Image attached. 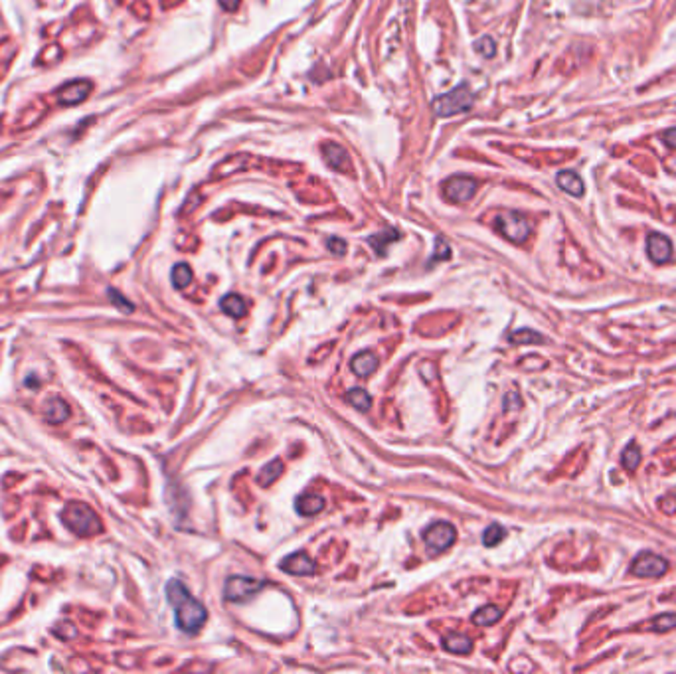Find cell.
<instances>
[{
	"mask_svg": "<svg viewBox=\"0 0 676 674\" xmlns=\"http://www.w3.org/2000/svg\"><path fill=\"white\" fill-rule=\"evenodd\" d=\"M324 508V499L318 495H301L297 499V512L303 516H315Z\"/></svg>",
	"mask_w": 676,
	"mask_h": 674,
	"instance_id": "cell-16",
	"label": "cell"
},
{
	"mask_svg": "<svg viewBox=\"0 0 676 674\" xmlns=\"http://www.w3.org/2000/svg\"><path fill=\"white\" fill-rule=\"evenodd\" d=\"M504 536H506L504 528L500 526V524H491V526L484 530V534H482V544L487 546V548H492V546L500 544Z\"/></svg>",
	"mask_w": 676,
	"mask_h": 674,
	"instance_id": "cell-27",
	"label": "cell"
},
{
	"mask_svg": "<svg viewBox=\"0 0 676 674\" xmlns=\"http://www.w3.org/2000/svg\"><path fill=\"white\" fill-rule=\"evenodd\" d=\"M667 560L657 554H650V552H643L637 556L631 565V573L639 575V578H660L663 573H667Z\"/></svg>",
	"mask_w": 676,
	"mask_h": 674,
	"instance_id": "cell-8",
	"label": "cell"
},
{
	"mask_svg": "<svg viewBox=\"0 0 676 674\" xmlns=\"http://www.w3.org/2000/svg\"><path fill=\"white\" fill-rule=\"evenodd\" d=\"M477 48H481L479 52H481L484 57H492L494 56V42H492L491 38H482L481 42L477 44Z\"/></svg>",
	"mask_w": 676,
	"mask_h": 674,
	"instance_id": "cell-28",
	"label": "cell"
},
{
	"mask_svg": "<svg viewBox=\"0 0 676 674\" xmlns=\"http://www.w3.org/2000/svg\"><path fill=\"white\" fill-rule=\"evenodd\" d=\"M676 627V615L672 613H665V615H658L655 617L650 623H648L645 629H650V631H655V633H667L670 629Z\"/></svg>",
	"mask_w": 676,
	"mask_h": 674,
	"instance_id": "cell-25",
	"label": "cell"
},
{
	"mask_svg": "<svg viewBox=\"0 0 676 674\" xmlns=\"http://www.w3.org/2000/svg\"><path fill=\"white\" fill-rule=\"evenodd\" d=\"M558 186L567 192V194L572 196H584L585 192V186L582 182V178L572 172V170H562L560 175H558Z\"/></svg>",
	"mask_w": 676,
	"mask_h": 674,
	"instance_id": "cell-14",
	"label": "cell"
},
{
	"mask_svg": "<svg viewBox=\"0 0 676 674\" xmlns=\"http://www.w3.org/2000/svg\"><path fill=\"white\" fill-rule=\"evenodd\" d=\"M263 585H265V582L255 580V578L232 575V578H228V582L223 585V595L228 601H245L250 600L251 595H255Z\"/></svg>",
	"mask_w": 676,
	"mask_h": 674,
	"instance_id": "cell-5",
	"label": "cell"
},
{
	"mask_svg": "<svg viewBox=\"0 0 676 674\" xmlns=\"http://www.w3.org/2000/svg\"><path fill=\"white\" fill-rule=\"evenodd\" d=\"M502 617V611L497 605H484L481 609L472 615V623L479 625V627H489L492 623H497Z\"/></svg>",
	"mask_w": 676,
	"mask_h": 674,
	"instance_id": "cell-18",
	"label": "cell"
},
{
	"mask_svg": "<svg viewBox=\"0 0 676 674\" xmlns=\"http://www.w3.org/2000/svg\"><path fill=\"white\" fill-rule=\"evenodd\" d=\"M117 295H119V293H115L113 289L109 291V297L113 299V303H115V305L123 306V309H127V313H131V311H133V305H131V303H127L125 299H121V297H117Z\"/></svg>",
	"mask_w": 676,
	"mask_h": 674,
	"instance_id": "cell-32",
	"label": "cell"
},
{
	"mask_svg": "<svg viewBox=\"0 0 676 674\" xmlns=\"http://www.w3.org/2000/svg\"><path fill=\"white\" fill-rule=\"evenodd\" d=\"M64 524L77 536H95L101 532V520L84 502H70L62 512Z\"/></svg>",
	"mask_w": 676,
	"mask_h": 674,
	"instance_id": "cell-2",
	"label": "cell"
},
{
	"mask_svg": "<svg viewBox=\"0 0 676 674\" xmlns=\"http://www.w3.org/2000/svg\"><path fill=\"white\" fill-rule=\"evenodd\" d=\"M220 306H222L223 313H228L233 319H240L245 314V301L241 299L240 295H228L223 297L222 301H220Z\"/></svg>",
	"mask_w": 676,
	"mask_h": 674,
	"instance_id": "cell-19",
	"label": "cell"
},
{
	"mask_svg": "<svg viewBox=\"0 0 676 674\" xmlns=\"http://www.w3.org/2000/svg\"><path fill=\"white\" fill-rule=\"evenodd\" d=\"M168 603L177 609V625L180 631H184L188 635H194L196 631L206 623L208 613L206 607L198 600L190 595V591L184 583L172 580L167 585Z\"/></svg>",
	"mask_w": 676,
	"mask_h": 674,
	"instance_id": "cell-1",
	"label": "cell"
},
{
	"mask_svg": "<svg viewBox=\"0 0 676 674\" xmlns=\"http://www.w3.org/2000/svg\"><path fill=\"white\" fill-rule=\"evenodd\" d=\"M647 251L650 261H655V263H667L668 259L672 258V243H670L667 236L653 231V233H648L647 238Z\"/></svg>",
	"mask_w": 676,
	"mask_h": 674,
	"instance_id": "cell-10",
	"label": "cell"
},
{
	"mask_svg": "<svg viewBox=\"0 0 676 674\" xmlns=\"http://www.w3.org/2000/svg\"><path fill=\"white\" fill-rule=\"evenodd\" d=\"M472 107V92L469 85H459L449 93L439 95L437 99L431 103V109L439 115V117H451V115H459V113L469 111Z\"/></svg>",
	"mask_w": 676,
	"mask_h": 674,
	"instance_id": "cell-3",
	"label": "cell"
},
{
	"mask_svg": "<svg viewBox=\"0 0 676 674\" xmlns=\"http://www.w3.org/2000/svg\"><path fill=\"white\" fill-rule=\"evenodd\" d=\"M443 646L445 651L455 653V655H469L472 651V641L469 637H465V635L453 633V635L443 639Z\"/></svg>",
	"mask_w": 676,
	"mask_h": 674,
	"instance_id": "cell-17",
	"label": "cell"
},
{
	"mask_svg": "<svg viewBox=\"0 0 676 674\" xmlns=\"http://www.w3.org/2000/svg\"><path fill=\"white\" fill-rule=\"evenodd\" d=\"M427 548L433 552V554H441L447 548H451L457 540V532L451 524L447 522H436L427 528L426 534H423Z\"/></svg>",
	"mask_w": 676,
	"mask_h": 674,
	"instance_id": "cell-6",
	"label": "cell"
},
{
	"mask_svg": "<svg viewBox=\"0 0 676 674\" xmlns=\"http://www.w3.org/2000/svg\"><path fill=\"white\" fill-rule=\"evenodd\" d=\"M220 4H222L223 10L233 12V10H238V6H240V0H220Z\"/></svg>",
	"mask_w": 676,
	"mask_h": 674,
	"instance_id": "cell-34",
	"label": "cell"
},
{
	"mask_svg": "<svg viewBox=\"0 0 676 674\" xmlns=\"http://www.w3.org/2000/svg\"><path fill=\"white\" fill-rule=\"evenodd\" d=\"M281 473H283V463L275 459V461L267 463L263 469L257 475V482H260L261 487H269L273 480H277L281 477Z\"/></svg>",
	"mask_w": 676,
	"mask_h": 674,
	"instance_id": "cell-20",
	"label": "cell"
},
{
	"mask_svg": "<svg viewBox=\"0 0 676 674\" xmlns=\"http://www.w3.org/2000/svg\"><path fill=\"white\" fill-rule=\"evenodd\" d=\"M663 140L667 143V147L676 148V129L665 131V135H663Z\"/></svg>",
	"mask_w": 676,
	"mask_h": 674,
	"instance_id": "cell-33",
	"label": "cell"
},
{
	"mask_svg": "<svg viewBox=\"0 0 676 674\" xmlns=\"http://www.w3.org/2000/svg\"><path fill=\"white\" fill-rule=\"evenodd\" d=\"M346 402L353 404V406L356 407V409H360V411H368L372 407V397L360 388L350 390V392L346 394Z\"/></svg>",
	"mask_w": 676,
	"mask_h": 674,
	"instance_id": "cell-23",
	"label": "cell"
},
{
	"mask_svg": "<svg viewBox=\"0 0 676 674\" xmlns=\"http://www.w3.org/2000/svg\"><path fill=\"white\" fill-rule=\"evenodd\" d=\"M494 228H497L506 240L514 241V243H524V241L528 240L530 231H532L528 220L519 212L499 214L497 220H494Z\"/></svg>",
	"mask_w": 676,
	"mask_h": 674,
	"instance_id": "cell-4",
	"label": "cell"
},
{
	"mask_svg": "<svg viewBox=\"0 0 676 674\" xmlns=\"http://www.w3.org/2000/svg\"><path fill=\"white\" fill-rule=\"evenodd\" d=\"M353 370L356 376L366 378V376H370V374H374V372L378 370V358H376L374 354H370V352H360V354L354 356Z\"/></svg>",
	"mask_w": 676,
	"mask_h": 674,
	"instance_id": "cell-15",
	"label": "cell"
},
{
	"mask_svg": "<svg viewBox=\"0 0 676 674\" xmlns=\"http://www.w3.org/2000/svg\"><path fill=\"white\" fill-rule=\"evenodd\" d=\"M621 463L627 471H635L641 463V449L637 443H629L621 453Z\"/></svg>",
	"mask_w": 676,
	"mask_h": 674,
	"instance_id": "cell-22",
	"label": "cell"
},
{
	"mask_svg": "<svg viewBox=\"0 0 676 674\" xmlns=\"http://www.w3.org/2000/svg\"><path fill=\"white\" fill-rule=\"evenodd\" d=\"M396 240H399V233L394 230V228H388V230H384L380 231V233H376V236H372L368 241H370L372 248L376 250V253H380L382 255V253H386V245Z\"/></svg>",
	"mask_w": 676,
	"mask_h": 674,
	"instance_id": "cell-21",
	"label": "cell"
},
{
	"mask_svg": "<svg viewBox=\"0 0 676 674\" xmlns=\"http://www.w3.org/2000/svg\"><path fill=\"white\" fill-rule=\"evenodd\" d=\"M326 245H328V250L333 251L334 255H344V251H346V241L338 240V238H331Z\"/></svg>",
	"mask_w": 676,
	"mask_h": 674,
	"instance_id": "cell-29",
	"label": "cell"
},
{
	"mask_svg": "<svg viewBox=\"0 0 676 674\" xmlns=\"http://www.w3.org/2000/svg\"><path fill=\"white\" fill-rule=\"evenodd\" d=\"M192 283V269L188 267L186 263H178L172 269V285L177 289H184Z\"/></svg>",
	"mask_w": 676,
	"mask_h": 674,
	"instance_id": "cell-24",
	"label": "cell"
},
{
	"mask_svg": "<svg viewBox=\"0 0 676 674\" xmlns=\"http://www.w3.org/2000/svg\"><path fill=\"white\" fill-rule=\"evenodd\" d=\"M72 414V409L67 406V402L62 399L60 396H52L46 402V407H44V416L52 425L57 424H64L65 419L70 417Z\"/></svg>",
	"mask_w": 676,
	"mask_h": 674,
	"instance_id": "cell-12",
	"label": "cell"
},
{
	"mask_svg": "<svg viewBox=\"0 0 676 674\" xmlns=\"http://www.w3.org/2000/svg\"><path fill=\"white\" fill-rule=\"evenodd\" d=\"M281 570L291 575H311L315 573V562L305 552H297L281 562Z\"/></svg>",
	"mask_w": 676,
	"mask_h": 674,
	"instance_id": "cell-11",
	"label": "cell"
},
{
	"mask_svg": "<svg viewBox=\"0 0 676 674\" xmlns=\"http://www.w3.org/2000/svg\"><path fill=\"white\" fill-rule=\"evenodd\" d=\"M436 245H437V250H436V255H433V261H437V259H447L449 255H451V250H449V245H447V243H445L441 238H437Z\"/></svg>",
	"mask_w": 676,
	"mask_h": 674,
	"instance_id": "cell-30",
	"label": "cell"
},
{
	"mask_svg": "<svg viewBox=\"0 0 676 674\" xmlns=\"http://www.w3.org/2000/svg\"><path fill=\"white\" fill-rule=\"evenodd\" d=\"M520 404H522V402H520V396L516 394V392H512V394H509V396L504 397V409H506V411H510V409H519Z\"/></svg>",
	"mask_w": 676,
	"mask_h": 674,
	"instance_id": "cell-31",
	"label": "cell"
},
{
	"mask_svg": "<svg viewBox=\"0 0 676 674\" xmlns=\"http://www.w3.org/2000/svg\"><path fill=\"white\" fill-rule=\"evenodd\" d=\"M477 180L469 176H453L447 182H443V194L447 200L455 204L469 202L477 192Z\"/></svg>",
	"mask_w": 676,
	"mask_h": 674,
	"instance_id": "cell-7",
	"label": "cell"
},
{
	"mask_svg": "<svg viewBox=\"0 0 676 674\" xmlns=\"http://www.w3.org/2000/svg\"><path fill=\"white\" fill-rule=\"evenodd\" d=\"M510 341L516 342V344H542L546 338L540 333H534V331H528V328H522V331H516V333L510 334Z\"/></svg>",
	"mask_w": 676,
	"mask_h": 674,
	"instance_id": "cell-26",
	"label": "cell"
},
{
	"mask_svg": "<svg viewBox=\"0 0 676 674\" xmlns=\"http://www.w3.org/2000/svg\"><path fill=\"white\" fill-rule=\"evenodd\" d=\"M93 85L87 79H75L65 84L60 92H57V99L64 103V105H77L87 99V95L92 93Z\"/></svg>",
	"mask_w": 676,
	"mask_h": 674,
	"instance_id": "cell-9",
	"label": "cell"
},
{
	"mask_svg": "<svg viewBox=\"0 0 676 674\" xmlns=\"http://www.w3.org/2000/svg\"><path fill=\"white\" fill-rule=\"evenodd\" d=\"M323 155L326 158V162H328V167L338 168V170L348 168V153L340 145L326 143V145H323Z\"/></svg>",
	"mask_w": 676,
	"mask_h": 674,
	"instance_id": "cell-13",
	"label": "cell"
}]
</instances>
